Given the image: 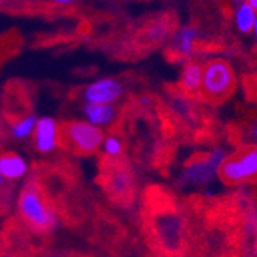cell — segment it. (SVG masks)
I'll return each instance as SVG.
<instances>
[{
    "instance_id": "22",
    "label": "cell",
    "mask_w": 257,
    "mask_h": 257,
    "mask_svg": "<svg viewBox=\"0 0 257 257\" xmlns=\"http://www.w3.org/2000/svg\"><path fill=\"white\" fill-rule=\"evenodd\" d=\"M7 183V179L4 177V174L2 173H0V186H4Z\"/></svg>"
},
{
    "instance_id": "24",
    "label": "cell",
    "mask_w": 257,
    "mask_h": 257,
    "mask_svg": "<svg viewBox=\"0 0 257 257\" xmlns=\"http://www.w3.org/2000/svg\"><path fill=\"white\" fill-rule=\"evenodd\" d=\"M0 53H2V48H0Z\"/></svg>"
},
{
    "instance_id": "17",
    "label": "cell",
    "mask_w": 257,
    "mask_h": 257,
    "mask_svg": "<svg viewBox=\"0 0 257 257\" xmlns=\"http://www.w3.org/2000/svg\"><path fill=\"white\" fill-rule=\"evenodd\" d=\"M54 5H71L74 0H51Z\"/></svg>"
},
{
    "instance_id": "6",
    "label": "cell",
    "mask_w": 257,
    "mask_h": 257,
    "mask_svg": "<svg viewBox=\"0 0 257 257\" xmlns=\"http://www.w3.org/2000/svg\"><path fill=\"white\" fill-rule=\"evenodd\" d=\"M123 94V86L112 77H103L89 83L83 89V99L88 103H114Z\"/></svg>"
},
{
    "instance_id": "14",
    "label": "cell",
    "mask_w": 257,
    "mask_h": 257,
    "mask_svg": "<svg viewBox=\"0 0 257 257\" xmlns=\"http://www.w3.org/2000/svg\"><path fill=\"white\" fill-rule=\"evenodd\" d=\"M123 151V145H122V140L115 136H108L103 137L102 140V153L111 159L119 157Z\"/></svg>"
},
{
    "instance_id": "1",
    "label": "cell",
    "mask_w": 257,
    "mask_h": 257,
    "mask_svg": "<svg viewBox=\"0 0 257 257\" xmlns=\"http://www.w3.org/2000/svg\"><path fill=\"white\" fill-rule=\"evenodd\" d=\"M19 208L22 217L37 231H51L59 225L53 208L46 203L39 185L28 183L19 197Z\"/></svg>"
},
{
    "instance_id": "20",
    "label": "cell",
    "mask_w": 257,
    "mask_h": 257,
    "mask_svg": "<svg viewBox=\"0 0 257 257\" xmlns=\"http://www.w3.org/2000/svg\"><path fill=\"white\" fill-rule=\"evenodd\" d=\"M252 33H254V37H255V46H257V19H255V22H254Z\"/></svg>"
},
{
    "instance_id": "23",
    "label": "cell",
    "mask_w": 257,
    "mask_h": 257,
    "mask_svg": "<svg viewBox=\"0 0 257 257\" xmlns=\"http://www.w3.org/2000/svg\"><path fill=\"white\" fill-rule=\"evenodd\" d=\"M231 2H232V5H234V7H237V5L243 4V2H245V0H231Z\"/></svg>"
},
{
    "instance_id": "5",
    "label": "cell",
    "mask_w": 257,
    "mask_h": 257,
    "mask_svg": "<svg viewBox=\"0 0 257 257\" xmlns=\"http://www.w3.org/2000/svg\"><path fill=\"white\" fill-rule=\"evenodd\" d=\"M226 159L222 150H213L205 159L191 162L182 173V180L188 185H206L219 173V168Z\"/></svg>"
},
{
    "instance_id": "4",
    "label": "cell",
    "mask_w": 257,
    "mask_h": 257,
    "mask_svg": "<svg viewBox=\"0 0 257 257\" xmlns=\"http://www.w3.org/2000/svg\"><path fill=\"white\" fill-rule=\"evenodd\" d=\"M65 137L71 142V145L85 154H91L100 148L103 133L96 125L89 122H69L63 128Z\"/></svg>"
},
{
    "instance_id": "9",
    "label": "cell",
    "mask_w": 257,
    "mask_h": 257,
    "mask_svg": "<svg viewBox=\"0 0 257 257\" xmlns=\"http://www.w3.org/2000/svg\"><path fill=\"white\" fill-rule=\"evenodd\" d=\"M83 115L86 122L96 125V126H105L112 122L115 115V108L112 103H88L85 102L83 106Z\"/></svg>"
},
{
    "instance_id": "19",
    "label": "cell",
    "mask_w": 257,
    "mask_h": 257,
    "mask_svg": "<svg viewBox=\"0 0 257 257\" xmlns=\"http://www.w3.org/2000/svg\"><path fill=\"white\" fill-rule=\"evenodd\" d=\"M246 4L257 13V0H246Z\"/></svg>"
},
{
    "instance_id": "3",
    "label": "cell",
    "mask_w": 257,
    "mask_h": 257,
    "mask_svg": "<svg viewBox=\"0 0 257 257\" xmlns=\"http://www.w3.org/2000/svg\"><path fill=\"white\" fill-rule=\"evenodd\" d=\"M219 174L228 183H243L257 179V147H248L236 156L226 157L219 168Z\"/></svg>"
},
{
    "instance_id": "7",
    "label": "cell",
    "mask_w": 257,
    "mask_h": 257,
    "mask_svg": "<svg viewBox=\"0 0 257 257\" xmlns=\"http://www.w3.org/2000/svg\"><path fill=\"white\" fill-rule=\"evenodd\" d=\"M34 145L39 153L48 154L53 153L59 145V125L51 117H40L37 119L34 128Z\"/></svg>"
},
{
    "instance_id": "10",
    "label": "cell",
    "mask_w": 257,
    "mask_h": 257,
    "mask_svg": "<svg viewBox=\"0 0 257 257\" xmlns=\"http://www.w3.org/2000/svg\"><path fill=\"white\" fill-rule=\"evenodd\" d=\"M197 37H199V31L196 28H193V27L180 28L174 36L176 53L183 57H190L194 51V45H196Z\"/></svg>"
},
{
    "instance_id": "13",
    "label": "cell",
    "mask_w": 257,
    "mask_h": 257,
    "mask_svg": "<svg viewBox=\"0 0 257 257\" xmlns=\"http://www.w3.org/2000/svg\"><path fill=\"white\" fill-rule=\"evenodd\" d=\"M36 123H37V117L34 114H28V115H25V117H22L19 122H16L11 126L13 137L17 139V140H23V139L30 137L34 133Z\"/></svg>"
},
{
    "instance_id": "15",
    "label": "cell",
    "mask_w": 257,
    "mask_h": 257,
    "mask_svg": "<svg viewBox=\"0 0 257 257\" xmlns=\"http://www.w3.org/2000/svg\"><path fill=\"white\" fill-rule=\"evenodd\" d=\"M167 34H168V27H167V23H165V22H162V20L153 23V25H151V27L148 28V31H147V36H148V39H150L151 42L163 40V39L167 37Z\"/></svg>"
},
{
    "instance_id": "11",
    "label": "cell",
    "mask_w": 257,
    "mask_h": 257,
    "mask_svg": "<svg viewBox=\"0 0 257 257\" xmlns=\"http://www.w3.org/2000/svg\"><path fill=\"white\" fill-rule=\"evenodd\" d=\"M202 74H203V68L199 63L190 62L183 66V71H182V85L186 91L190 92H196L200 89L202 85Z\"/></svg>"
},
{
    "instance_id": "8",
    "label": "cell",
    "mask_w": 257,
    "mask_h": 257,
    "mask_svg": "<svg viewBox=\"0 0 257 257\" xmlns=\"http://www.w3.org/2000/svg\"><path fill=\"white\" fill-rule=\"evenodd\" d=\"M0 173L7 180L22 179L28 173V162L19 154H2L0 156Z\"/></svg>"
},
{
    "instance_id": "21",
    "label": "cell",
    "mask_w": 257,
    "mask_h": 257,
    "mask_svg": "<svg viewBox=\"0 0 257 257\" xmlns=\"http://www.w3.org/2000/svg\"><path fill=\"white\" fill-rule=\"evenodd\" d=\"M249 134H251V137H254V139H257V125L251 128V131H249Z\"/></svg>"
},
{
    "instance_id": "18",
    "label": "cell",
    "mask_w": 257,
    "mask_h": 257,
    "mask_svg": "<svg viewBox=\"0 0 257 257\" xmlns=\"http://www.w3.org/2000/svg\"><path fill=\"white\" fill-rule=\"evenodd\" d=\"M150 102H151L150 96H142V97L139 99V103L140 105H150Z\"/></svg>"
},
{
    "instance_id": "12",
    "label": "cell",
    "mask_w": 257,
    "mask_h": 257,
    "mask_svg": "<svg viewBox=\"0 0 257 257\" xmlns=\"http://www.w3.org/2000/svg\"><path fill=\"white\" fill-rule=\"evenodd\" d=\"M257 19V13L246 4V0L243 4L237 5L236 7V11H234V22H236V28L243 33V34H248L252 31V27H254V22Z\"/></svg>"
},
{
    "instance_id": "16",
    "label": "cell",
    "mask_w": 257,
    "mask_h": 257,
    "mask_svg": "<svg viewBox=\"0 0 257 257\" xmlns=\"http://www.w3.org/2000/svg\"><path fill=\"white\" fill-rule=\"evenodd\" d=\"M130 185H131V177H130L128 173L119 171V173L114 174V177H112V188H114V191L125 193L130 188Z\"/></svg>"
},
{
    "instance_id": "2",
    "label": "cell",
    "mask_w": 257,
    "mask_h": 257,
    "mask_svg": "<svg viewBox=\"0 0 257 257\" xmlns=\"http://www.w3.org/2000/svg\"><path fill=\"white\" fill-rule=\"evenodd\" d=\"M234 86V74L229 65L223 60H211L203 68L202 91L209 99H223Z\"/></svg>"
}]
</instances>
